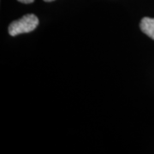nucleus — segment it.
I'll return each mask as SVG.
<instances>
[{"label":"nucleus","instance_id":"obj_1","mask_svg":"<svg viewBox=\"0 0 154 154\" xmlns=\"http://www.w3.org/2000/svg\"><path fill=\"white\" fill-rule=\"evenodd\" d=\"M38 18L35 15L27 14L11 22L9 26V33L11 36H17L22 33H30L38 27Z\"/></svg>","mask_w":154,"mask_h":154},{"label":"nucleus","instance_id":"obj_2","mask_svg":"<svg viewBox=\"0 0 154 154\" xmlns=\"http://www.w3.org/2000/svg\"><path fill=\"white\" fill-rule=\"evenodd\" d=\"M140 30L148 37L154 39V18L144 17L140 23Z\"/></svg>","mask_w":154,"mask_h":154},{"label":"nucleus","instance_id":"obj_3","mask_svg":"<svg viewBox=\"0 0 154 154\" xmlns=\"http://www.w3.org/2000/svg\"><path fill=\"white\" fill-rule=\"evenodd\" d=\"M17 1H19V2H21L22 4H32L34 2V0H17Z\"/></svg>","mask_w":154,"mask_h":154},{"label":"nucleus","instance_id":"obj_4","mask_svg":"<svg viewBox=\"0 0 154 154\" xmlns=\"http://www.w3.org/2000/svg\"><path fill=\"white\" fill-rule=\"evenodd\" d=\"M45 2H52V1H54V0H44Z\"/></svg>","mask_w":154,"mask_h":154}]
</instances>
